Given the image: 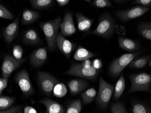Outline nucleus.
<instances>
[{"label":"nucleus","instance_id":"nucleus-24","mask_svg":"<svg viewBox=\"0 0 151 113\" xmlns=\"http://www.w3.org/2000/svg\"><path fill=\"white\" fill-rule=\"evenodd\" d=\"M125 87V80L124 76L122 75L117 82L114 88V98L115 99H118L122 96L124 91Z\"/></svg>","mask_w":151,"mask_h":113},{"label":"nucleus","instance_id":"nucleus-6","mask_svg":"<svg viewBox=\"0 0 151 113\" xmlns=\"http://www.w3.org/2000/svg\"><path fill=\"white\" fill-rule=\"evenodd\" d=\"M99 92L96 97V101L103 108L107 107L113 93L114 92V86L106 82L101 77H100Z\"/></svg>","mask_w":151,"mask_h":113},{"label":"nucleus","instance_id":"nucleus-25","mask_svg":"<svg viewBox=\"0 0 151 113\" xmlns=\"http://www.w3.org/2000/svg\"><path fill=\"white\" fill-rule=\"evenodd\" d=\"M132 113H151L150 108L145 104L134 101L132 103Z\"/></svg>","mask_w":151,"mask_h":113},{"label":"nucleus","instance_id":"nucleus-34","mask_svg":"<svg viewBox=\"0 0 151 113\" xmlns=\"http://www.w3.org/2000/svg\"><path fill=\"white\" fill-rule=\"evenodd\" d=\"M13 57L18 61L22 60L23 50V48L19 45H15L13 48Z\"/></svg>","mask_w":151,"mask_h":113},{"label":"nucleus","instance_id":"nucleus-42","mask_svg":"<svg viewBox=\"0 0 151 113\" xmlns=\"http://www.w3.org/2000/svg\"><path fill=\"white\" fill-rule=\"evenodd\" d=\"M148 66H149V67H151V60L150 59V60H149V62H148Z\"/></svg>","mask_w":151,"mask_h":113},{"label":"nucleus","instance_id":"nucleus-26","mask_svg":"<svg viewBox=\"0 0 151 113\" xmlns=\"http://www.w3.org/2000/svg\"><path fill=\"white\" fill-rule=\"evenodd\" d=\"M96 95V91L94 88H91L86 91L81 95L83 102L85 104H88L94 101Z\"/></svg>","mask_w":151,"mask_h":113},{"label":"nucleus","instance_id":"nucleus-8","mask_svg":"<svg viewBox=\"0 0 151 113\" xmlns=\"http://www.w3.org/2000/svg\"><path fill=\"white\" fill-rule=\"evenodd\" d=\"M150 10V8L137 6L130 9L118 11L116 15L121 21L127 22L129 20L142 17Z\"/></svg>","mask_w":151,"mask_h":113},{"label":"nucleus","instance_id":"nucleus-28","mask_svg":"<svg viewBox=\"0 0 151 113\" xmlns=\"http://www.w3.org/2000/svg\"><path fill=\"white\" fill-rule=\"evenodd\" d=\"M15 99L12 97L0 96V111L8 109L15 102Z\"/></svg>","mask_w":151,"mask_h":113},{"label":"nucleus","instance_id":"nucleus-21","mask_svg":"<svg viewBox=\"0 0 151 113\" xmlns=\"http://www.w3.org/2000/svg\"><path fill=\"white\" fill-rule=\"evenodd\" d=\"M23 42L28 45H36L40 42V38L37 32L34 30L30 29L24 34Z\"/></svg>","mask_w":151,"mask_h":113},{"label":"nucleus","instance_id":"nucleus-39","mask_svg":"<svg viewBox=\"0 0 151 113\" xmlns=\"http://www.w3.org/2000/svg\"><path fill=\"white\" fill-rule=\"evenodd\" d=\"M24 113H38V112L33 107L27 106L24 108Z\"/></svg>","mask_w":151,"mask_h":113},{"label":"nucleus","instance_id":"nucleus-12","mask_svg":"<svg viewBox=\"0 0 151 113\" xmlns=\"http://www.w3.org/2000/svg\"><path fill=\"white\" fill-rule=\"evenodd\" d=\"M61 34L63 36H70L77 33L73 16L71 12H67L64 15L63 21L60 26Z\"/></svg>","mask_w":151,"mask_h":113},{"label":"nucleus","instance_id":"nucleus-3","mask_svg":"<svg viewBox=\"0 0 151 113\" xmlns=\"http://www.w3.org/2000/svg\"><path fill=\"white\" fill-rule=\"evenodd\" d=\"M131 86L129 93L136 91H151V75L146 73H141L129 75Z\"/></svg>","mask_w":151,"mask_h":113},{"label":"nucleus","instance_id":"nucleus-29","mask_svg":"<svg viewBox=\"0 0 151 113\" xmlns=\"http://www.w3.org/2000/svg\"><path fill=\"white\" fill-rule=\"evenodd\" d=\"M68 92L67 87L63 83H58L54 86L52 93L53 96L58 98H62L65 96Z\"/></svg>","mask_w":151,"mask_h":113},{"label":"nucleus","instance_id":"nucleus-43","mask_svg":"<svg viewBox=\"0 0 151 113\" xmlns=\"http://www.w3.org/2000/svg\"><path fill=\"white\" fill-rule=\"evenodd\" d=\"M17 113H22V112L21 111H19Z\"/></svg>","mask_w":151,"mask_h":113},{"label":"nucleus","instance_id":"nucleus-23","mask_svg":"<svg viewBox=\"0 0 151 113\" xmlns=\"http://www.w3.org/2000/svg\"><path fill=\"white\" fill-rule=\"evenodd\" d=\"M138 31L140 35L147 40H151V22L140 23L138 25Z\"/></svg>","mask_w":151,"mask_h":113},{"label":"nucleus","instance_id":"nucleus-16","mask_svg":"<svg viewBox=\"0 0 151 113\" xmlns=\"http://www.w3.org/2000/svg\"><path fill=\"white\" fill-rule=\"evenodd\" d=\"M40 103L46 108V113H65V109L62 105L56 101L45 98L40 101Z\"/></svg>","mask_w":151,"mask_h":113},{"label":"nucleus","instance_id":"nucleus-40","mask_svg":"<svg viewBox=\"0 0 151 113\" xmlns=\"http://www.w3.org/2000/svg\"><path fill=\"white\" fill-rule=\"evenodd\" d=\"M91 62L90 59H86V60H84L82 63H81L80 64H81V66L84 67H89L91 66Z\"/></svg>","mask_w":151,"mask_h":113},{"label":"nucleus","instance_id":"nucleus-17","mask_svg":"<svg viewBox=\"0 0 151 113\" xmlns=\"http://www.w3.org/2000/svg\"><path fill=\"white\" fill-rule=\"evenodd\" d=\"M78 30L80 32H88L90 30L94 19L88 18L80 13H76Z\"/></svg>","mask_w":151,"mask_h":113},{"label":"nucleus","instance_id":"nucleus-14","mask_svg":"<svg viewBox=\"0 0 151 113\" xmlns=\"http://www.w3.org/2000/svg\"><path fill=\"white\" fill-rule=\"evenodd\" d=\"M19 17H18L12 23L4 29L3 31V37L6 43L11 44L16 38L19 31Z\"/></svg>","mask_w":151,"mask_h":113},{"label":"nucleus","instance_id":"nucleus-10","mask_svg":"<svg viewBox=\"0 0 151 113\" xmlns=\"http://www.w3.org/2000/svg\"><path fill=\"white\" fill-rule=\"evenodd\" d=\"M24 60L18 61L13 56L6 55L4 57L1 66L2 78L8 79L9 76L19 66L22 64Z\"/></svg>","mask_w":151,"mask_h":113},{"label":"nucleus","instance_id":"nucleus-22","mask_svg":"<svg viewBox=\"0 0 151 113\" xmlns=\"http://www.w3.org/2000/svg\"><path fill=\"white\" fill-rule=\"evenodd\" d=\"M151 59L150 55L143 56L142 57L134 59L128 65L129 68H144L148 63L149 60Z\"/></svg>","mask_w":151,"mask_h":113},{"label":"nucleus","instance_id":"nucleus-27","mask_svg":"<svg viewBox=\"0 0 151 113\" xmlns=\"http://www.w3.org/2000/svg\"><path fill=\"white\" fill-rule=\"evenodd\" d=\"M32 7L36 9H45L51 6L53 3L52 0H30Z\"/></svg>","mask_w":151,"mask_h":113},{"label":"nucleus","instance_id":"nucleus-4","mask_svg":"<svg viewBox=\"0 0 151 113\" xmlns=\"http://www.w3.org/2000/svg\"><path fill=\"white\" fill-rule=\"evenodd\" d=\"M139 54V52L125 53L114 59L109 66V73L114 76L119 75Z\"/></svg>","mask_w":151,"mask_h":113},{"label":"nucleus","instance_id":"nucleus-19","mask_svg":"<svg viewBox=\"0 0 151 113\" xmlns=\"http://www.w3.org/2000/svg\"><path fill=\"white\" fill-rule=\"evenodd\" d=\"M39 13L29 9H25L22 16V23L24 24L33 23L40 17Z\"/></svg>","mask_w":151,"mask_h":113},{"label":"nucleus","instance_id":"nucleus-15","mask_svg":"<svg viewBox=\"0 0 151 113\" xmlns=\"http://www.w3.org/2000/svg\"><path fill=\"white\" fill-rule=\"evenodd\" d=\"M68 86L71 95L76 96L87 88L89 84L84 80L77 79L69 81L68 83Z\"/></svg>","mask_w":151,"mask_h":113},{"label":"nucleus","instance_id":"nucleus-1","mask_svg":"<svg viewBox=\"0 0 151 113\" xmlns=\"http://www.w3.org/2000/svg\"><path fill=\"white\" fill-rule=\"evenodd\" d=\"M61 23L62 19L59 17L52 20L41 22L40 23V27L45 36L47 47L50 51L56 49V41Z\"/></svg>","mask_w":151,"mask_h":113},{"label":"nucleus","instance_id":"nucleus-32","mask_svg":"<svg viewBox=\"0 0 151 113\" xmlns=\"http://www.w3.org/2000/svg\"><path fill=\"white\" fill-rule=\"evenodd\" d=\"M112 113H128L124 105L120 102H114L111 107Z\"/></svg>","mask_w":151,"mask_h":113},{"label":"nucleus","instance_id":"nucleus-41","mask_svg":"<svg viewBox=\"0 0 151 113\" xmlns=\"http://www.w3.org/2000/svg\"><path fill=\"white\" fill-rule=\"evenodd\" d=\"M56 1L60 6H63L69 3L70 1L69 0H57Z\"/></svg>","mask_w":151,"mask_h":113},{"label":"nucleus","instance_id":"nucleus-20","mask_svg":"<svg viewBox=\"0 0 151 113\" xmlns=\"http://www.w3.org/2000/svg\"><path fill=\"white\" fill-rule=\"evenodd\" d=\"M95 55V53L88 50L81 46L79 45L75 53L74 58L77 61H84L93 57Z\"/></svg>","mask_w":151,"mask_h":113},{"label":"nucleus","instance_id":"nucleus-45","mask_svg":"<svg viewBox=\"0 0 151 113\" xmlns=\"http://www.w3.org/2000/svg\"></svg>","mask_w":151,"mask_h":113},{"label":"nucleus","instance_id":"nucleus-44","mask_svg":"<svg viewBox=\"0 0 151 113\" xmlns=\"http://www.w3.org/2000/svg\"><path fill=\"white\" fill-rule=\"evenodd\" d=\"M41 113H43V112H41Z\"/></svg>","mask_w":151,"mask_h":113},{"label":"nucleus","instance_id":"nucleus-38","mask_svg":"<svg viewBox=\"0 0 151 113\" xmlns=\"http://www.w3.org/2000/svg\"><path fill=\"white\" fill-rule=\"evenodd\" d=\"M91 66L96 70H98L101 68L102 67V63L101 60L99 58H96L93 60L91 63Z\"/></svg>","mask_w":151,"mask_h":113},{"label":"nucleus","instance_id":"nucleus-13","mask_svg":"<svg viewBox=\"0 0 151 113\" xmlns=\"http://www.w3.org/2000/svg\"><path fill=\"white\" fill-rule=\"evenodd\" d=\"M47 48L46 47L40 48L34 51L30 58L31 64L35 67H40L45 63L47 60Z\"/></svg>","mask_w":151,"mask_h":113},{"label":"nucleus","instance_id":"nucleus-30","mask_svg":"<svg viewBox=\"0 0 151 113\" xmlns=\"http://www.w3.org/2000/svg\"><path fill=\"white\" fill-rule=\"evenodd\" d=\"M81 108V101L80 99L75 100L69 104L66 113H80Z\"/></svg>","mask_w":151,"mask_h":113},{"label":"nucleus","instance_id":"nucleus-18","mask_svg":"<svg viewBox=\"0 0 151 113\" xmlns=\"http://www.w3.org/2000/svg\"><path fill=\"white\" fill-rule=\"evenodd\" d=\"M119 44L122 49L128 52L136 51L139 48V45L135 41L125 37H119Z\"/></svg>","mask_w":151,"mask_h":113},{"label":"nucleus","instance_id":"nucleus-33","mask_svg":"<svg viewBox=\"0 0 151 113\" xmlns=\"http://www.w3.org/2000/svg\"><path fill=\"white\" fill-rule=\"evenodd\" d=\"M0 18L6 19H13L14 17L8 9L0 4Z\"/></svg>","mask_w":151,"mask_h":113},{"label":"nucleus","instance_id":"nucleus-9","mask_svg":"<svg viewBox=\"0 0 151 113\" xmlns=\"http://www.w3.org/2000/svg\"><path fill=\"white\" fill-rule=\"evenodd\" d=\"M15 81L24 95L28 96L34 93V88L30 81L29 75L26 70L20 71L17 74Z\"/></svg>","mask_w":151,"mask_h":113},{"label":"nucleus","instance_id":"nucleus-36","mask_svg":"<svg viewBox=\"0 0 151 113\" xmlns=\"http://www.w3.org/2000/svg\"><path fill=\"white\" fill-rule=\"evenodd\" d=\"M21 108L20 106H12L8 109L0 111V113H17L21 109Z\"/></svg>","mask_w":151,"mask_h":113},{"label":"nucleus","instance_id":"nucleus-2","mask_svg":"<svg viewBox=\"0 0 151 113\" xmlns=\"http://www.w3.org/2000/svg\"><path fill=\"white\" fill-rule=\"evenodd\" d=\"M115 29L114 20L109 14H105L101 16L96 29L87 35H96L97 36L107 39L112 36Z\"/></svg>","mask_w":151,"mask_h":113},{"label":"nucleus","instance_id":"nucleus-35","mask_svg":"<svg viewBox=\"0 0 151 113\" xmlns=\"http://www.w3.org/2000/svg\"><path fill=\"white\" fill-rule=\"evenodd\" d=\"M133 4H137L140 5L141 6L148 8L151 6V0H136L134 1Z\"/></svg>","mask_w":151,"mask_h":113},{"label":"nucleus","instance_id":"nucleus-31","mask_svg":"<svg viewBox=\"0 0 151 113\" xmlns=\"http://www.w3.org/2000/svg\"><path fill=\"white\" fill-rule=\"evenodd\" d=\"M91 4L97 8H102L105 7H113L111 1L108 0H94Z\"/></svg>","mask_w":151,"mask_h":113},{"label":"nucleus","instance_id":"nucleus-7","mask_svg":"<svg viewBox=\"0 0 151 113\" xmlns=\"http://www.w3.org/2000/svg\"><path fill=\"white\" fill-rule=\"evenodd\" d=\"M37 77L41 91L46 95L50 96L54 86L58 83V80L50 74L43 72L38 73Z\"/></svg>","mask_w":151,"mask_h":113},{"label":"nucleus","instance_id":"nucleus-11","mask_svg":"<svg viewBox=\"0 0 151 113\" xmlns=\"http://www.w3.org/2000/svg\"><path fill=\"white\" fill-rule=\"evenodd\" d=\"M56 43L60 52L68 59L70 58L72 52L77 46V44L68 40L61 33L58 34Z\"/></svg>","mask_w":151,"mask_h":113},{"label":"nucleus","instance_id":"nucleus-5","mask_svg":"<svg viewBox=\"0 0 151 113\" xmlns=\"http://www.w3.org/2000/svg\"><path fill=\"white\" fill-rule=\"evenodd\" d=\"M99 70L94 68L92 66L84 67L80 63H73L70 68L65 74L68 75L74 76L89 80H95L98 76Z\"/></svg>","mask_w":151,"mask_h":113},{"label":"nucleus","instance_id":"nucleus-37","mask_svg":"<svg viewBox=\"0 0 151 113\" xmlns=\"http://www.w3.org/2000/svg\"><path fill=\"white\" fill-rule=\"evenodd\" d=\"M8 84V79L0 77V96L2 95V91L7 87Z\"/></svg>","mask_w":151,"mask_h":113}]
</instances>
